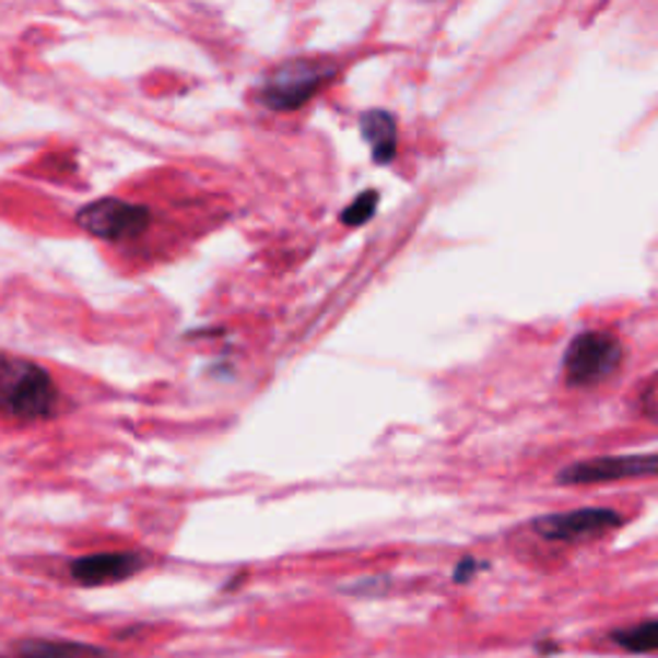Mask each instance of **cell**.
Returning a JSON list of instances; mask_svg holds the SVG:
<instances>
[{"label":"cell","instance_id":"8992f818","mask_svg":"<svg viewBox=\"0 0 658 658\" xmlns=\"http://www.w3.org/2000/svg\"><path fill=\"white\" fill-rule=\"evenodd\" d=\"M658 477V456H610L563 468L561 484H599V481Z\"/></svg>","mask_w":658,"mask_h":658},{"label":"cell","instance_id":"5b68a950","mask_svg":"<svg viewBox=\"0 0 658 658\" xmlns=\"http://www.w3.org/2000/svg\"><path fill=\"white\" fill-rule=\"evenodd\" d=\"M623 525V517L615 509L589 507L574 512H559V515H545L532 522V528L540 538L559 540V543H581L604 536V532L615 530Z\"/></svg>","mask_w":658,"mask_h":658},{"label":"cell","instance_id":"4fadbf2b","mask_svg":"<svg viewBox=\"0 0 658 658\" xmlns=\"http://www.w3.org/2000/svg\"><path fill=\"white\" fill-rule=\"evenodd\" d=\"M0 658H3V656H0Z\"/></svg>","mask_w":658,"mask_h":658},{"label":"cell","instance_id":"7a4b0ae2","mask_svg":"<svg viewBox=\"0 0 658 658\" xmlns=\"http://www.w3.org/2000/svg\"><path fill=\"white\" fill-rule=\"evenodd\" d=\"M623 363V345L610 332L576 334L563 355V373L572 386H595L618 371Z\"/></svg>","mask_w":658,"mask_h":658},{"label":"cell","instance_id":"52a82bcc","mask_svg":"<svg viewBox=\"0 0 658 658\" xmlns=\"http://www.w3.org/2000/svg\"><path fill=\"white\" fill-rule=\"evenodd\" d=\"M144 555L134 551L119 553H93L75 559L70 566L72 579L83 587H106V584H119L124 579L139 574L144 568Z\"/></svg>","mask_w":658,"mask_h":658},{"label":"cell","instance_id":"8fae6325","mask_svg":"<svg viewBox=\"0 0 658 658\" xmlns=\"http://www.w3.org/2000/svg\"><path fill=\"white\" fill-rule=\"evenodd\" d=\"M376 207H378V193L376 191L361 193L345 211H342V224H348V226L365 224L373 214H376Z\"/></svg>","mask_w":658,"mask_h":658},{"label":"cell","instance_id":"277c9868","mask_svg":"<svg viewBox=\"0 0 658 658\" xmlns=\"http://www.w3.org/2000/svg\"><path fill=\"white\" fill-rule=\"evenodd\" d=\"M78 224L106 243H124L148 230L150 209L121 199H98L78 211Z\"/></svg>","mask_w":658,"mask_h":658},{"label":"cell","instance_id":"3957f363","mask_svg":"<svg viewBox=\"0 0 658 658\" xmlns=\"http://www.w3.org/2000/svg\"><path fill=\"white\" fill-rule=\"evenodd\" d=\"M332 75L334 68L314 60L283 62L266 78L260 87V101L262 106L273 108V111H294V108L304 106Z\"/></svg>","mask_w":658,"mask_h":658},{"label":"cell","instance_id":"6da1fadb","mask_svg":"<svg viewBox=\"0 0 658 658\" xmlns=\"http://www.w3.org/2000/svg\"><path fill=\"white\" fill-rule=\"evenodd\" d=\"M60 389L42 365L26 357L0 355V409L16 420L34 422L52 416Z\"/></svg>","mask_w":658,"mask_h":658},{"label":"cell","instance_id":"9c48e42d","mask_svg":"<svg viewBox=\"0 0 658 658\" xmlns=\"http://www.w3.org/2000/svg\"><path fill=\"white\" fill-rule=\"evenodd\" d=\"M361 131L368 139L373 160L378 165L391 163L397 157V121L386 111H365L361 116Z\"/></svg>","mask_w":658,"mask_h":658},{"label":"cell","instance_id":"7c38bea8","mask_svg":"<svg viewBox=\"0 0 658 658\" xmlns=\"http://www.w3.org/2000/svg\"><path fill=\"white\" fill-rule=\"evenodd\" d=\"M481 568H484V563L481 561H477V559H463L456 566V574H453V581L456 584H468L473 579V576H477Z\"/></svg>","mask_w":658,"mask_h":658},{"label":"cell","instance_id":"30bf717a","mask_svg":"<svg viewBox=\"0 0 658 658\" xmlns=\"http://www.w3.org/2000/svg\"><path fill=\"white\" fill-rule=\"evenodd\" d=\"M612 641L627 654H650L658 650V620H646V623L623 627L612 635Z\"/></svg>","mask_w":658,"mask_h":658},{"label":"cell","instance_id":"ba28073f","mask_svg":"<svg viewBox=\"0 0 658 658\" xmlns=\"http://www.w3.org/2000/svg\"><path fill=\"white\" fill-rule=\"evenodd\" d=\"M19 658H111L106 648L91 646L78 641H47V638H24L16 643Z\"/></svg>","mask_w":658,"mask_h":658}]
</instances>
